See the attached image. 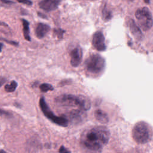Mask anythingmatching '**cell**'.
Here are the masks:
<instances>
[{
  "mask_svg": "<svg viewBox=\"0 0 153 153\" xmlns=\"http://www.w3.org/2000/svg\"><path fill=\"white\" fill-rule=\"evenodd\" d=\"M62 0H41L38 5L42 10L45 11H51L58 8Z\"/></svg>",
  "mask_w": 153,
  "mask_h": 153,
  "instance_id": "obj_8",
  "label": "cell"
},
{
  "mask_svg": "<svg viewBox=\"0 0 153 153\" xmlns=\"http://www.w3.org/2000/svg\"><path fill=\"white\" fill-rule=\"evenodd\" d=\"M145 2L147 3V4H149L150 3V0H144Z\"/></svg>",
  "mask_w": 153,
  "mask_h": 153,
  "instance_id": "obj_28",
  "label": "cell"
},
{
  "mask_svg": "<svg viewBox=\"0 0 153 153\" xmlns=\"http://www.w3.org/2000/svg\"><path fill=\"white\" fill-rule=\"evenodd\" d=\"M39 89H40L41 92L46 93L48 91L53 90L54 89V88H53V85L50 84L44 83V84H42L39 85Z\"/></svg>",
  "mask_w": 153,
  "mask_h": 153,
  "instance_id": "obj_17",
  "label": "cell"
},
{
  "mask_svg": "<svg viewBox=\"0 0 153 153\" xmlns=\"http://www.w3.org/2000/svg\"><path fill=\"white\" fill-rule=\"evenodd\" d=\"M0 115H5L7 117L11 115L10 113H9L8 111H6L3 110L2 109H0Z\"/></svg>",
  "mask_w": 153,
  "mask_h": 153,
  "instance_id": "obj_23",
  "label": "cell"
},
{
  "mask_svg": "<svg viewBox=\"0 0 153 153\" xmlns=\"http://www.w3.org/2000/svg\"><path fill=\"white\" fill-rule=\"evenodd\" d=\"M10 28L8 26L7 24H6L5 23L0 21V31H8V30H9Z\"/></svg>",
  "mask_w": 153,
  "mask_h": 153,
  "instance_id": "obj_18",
  "label": "cell"
},
{
  "mask_svg": "<svg viewBox=\"0 0 153 153\" xmlns=\"http://www.w3.org/2000/svg\"><path fill=\"white\" fill-rule=\"evenodd\" d=\"M84 68L90 75H100L105 70V60L99 54H92L85 60Z\"/></svg>",
  "mask_w": 153,
  "mask_h": 153,
  "instance_id": "obj_3",
  "label": "cell"
},
{
  "mask_svg": "<svg viewBox=\"0 0 153 153\" xmlns=\"http://www.w3.org/2000/svg\"><path fill=\"white\" fill-rule=\"evenodd\" d=\"M136 18L139 25L144 31L149 30L152 26V17L150 10L147 7H142L136 10Z\"/></svg>",
  "mask_w": 153,
  "mask_h": 153,
  "instance_id": "obj_6",
  "label": "cell"
},
{
  "mask_svg": "<svg viewBox=\"0 0 153 153\" xmlns=\"http://www.w3.org/2000/svg\"><path fill=\"white\" fill-rule=\"evenodd\" d=\"M59 151V152H62V153H63V152H70V151H68L66 148H65L63 146H62L60 148Z\"/></svg>",
  "mask_w": 153,
  "mask_h": 153,
  "instance_id": "obj_24",
  "label": "cell"
},
{
  "mask_svg": "<svg viewBox=\"0 0 153 153\" xmlns=\"http://www.w3.org/2000/svg\"><path fill=\"white\" fill-rule=\"evenodd\" d=\"M128 1H130V2H132V1H134V0H127Z\"/></svg>",
  "mask_w": 153,
  "mask_h": 153,
  "instance_id": "obj_29",
  "label": "cell"
},
{
  "mask_svg": "<svg viewBox=\"0 0 153 153\" xmlns=\"http://www.w3.org/2000/svg\"><path fill=\"white\" fill-rule=\"evenodd\" d=\"M0 2L3 4H7V5H11L15 3L14 1H10V0H0Z\"/></svg>",
  "mask_w": 153,
  "mask_h": 153,
  "instance_id": "obj_21",
  "label": "cell"
},
{
  "mask_svg": "<svg viewBox=\"0 0 153 153\" xmlns=\"http://www.w3.org/2000/svg\"><path fill=\"white\" fill-rule=\"evenodd\" d=\"M4 46V44L2 42H0V53L2 51V47Z\"/></svg>",
  "mask_w": 153,
  "mask_h": 153,
  "instance_id": "obj_26",
  "label": "cell"
},
{
  "mask_svg": "<svg viewBox=\"0 0 153 153\" xmlns=\"http://www.w3.org/2000/svg\"><path fill=\"white\" fill-rule=\"evenodd\" d=\"M17 1L20 3H22L27 5H32L33 4L32 2L30 0H17Z\"/></svg>",
  "mask_w": 153,
  "mask_h": 153,
  "instance_id": "obj_20",
  "label": "cell"
},
{
  "mask_svg": "<svg viewBox=\"0 0 153 153\" xmlns=\"http://www.w3.org/2000/svg\"><path fill=\"white\" fill-rule=\"evenodd\" d=\"M50 27L45 23H39L37 25L35 29V34L37 38L41 39L44 38L50 31Z\"/></svg>",
  "mask_w": 153,
  "mask_h": 153,
  "instance_id": "obj_12",
  "label": "cell"
},
{
  "mask_svg": "<svg viewBox=\"0 0 153 153\" xmlns=\"http://www.w3.org/2000/svg\"><path fill=\"white\" fill-rule=\"evenodd\" d=\"M38 15H39L41 17H43V18H45V16H44V15H42L41 13H38Z\"/></svg>",
  "mask_w": 153,
  "mask_h": 153,
  "instance_id": "obj_27",
  "label": "cell"
},
{
  "mask_svg": "<svg viewBox=\"0 0 153 153\" xmlns=\"http://www.w3.org/2000/svg\"><path fill=\"white\" fill-rule=\"evenodd\" d=\"M22 25H23V36L26 40L30 41V30H29V23L27 20L22 19Z\"/></svg>",
  "mask_w": 153,
  "mask_h": 153,
  "instance_id": "obj_14",
  "label": "cell"
},
{
  "mask_svg": "<svg viewBox=\"0 0 153 153\" xmlns=\"http://www.w3.org/2000/svg\"><path fill=\"white\" fill-rule=\"evenodd\" d=\"M55 102L62 106L76 107L82 111H88L91 107L89 99L82 95L62 94L55 99Z\"/></svg>",
  "mask_w": 153,
  "mask_h": 153,
  "instance_id": "obj_2",
  "label": "cell"
},
{
  "mask_svg": "<svg viewBox=\"0 0 153 153\" xmlns=\"http://www.w3.org/2000/svg\"><path fill=\"white\" fill-rule=\"evenodd\" d=\"M71 56V65L74 67H77L80 64L82 57V52L80 47L74 48L70 53Z\"/></svg>",
  "mask_w": 153,
  "mask_h": 153,
  "instance_id": "obj_9",
  "label": "cell"
},
{
  "mask_svg": "<svg viewBox=\"0 0 153 153\" xmlns=\"http://www.w3.org/2000/svg\"><path fill=\"white\" fill-rule=\"evenodd\" d=\"M84 111L78 109H74L73 111H71L67 114V116L69 118L68 121L69 120L73 121L74 123H78L82 119L85 114Z\"/></svg>",
  "mask_w": 153,
  "mask_h": 153,
  "instance_id": "obj_11",
  "label": "cell"
},
{
  "mask_svg": "<svg viewBox=\"0 0 153 153\" xmlns=\"http://www.w3.org/2000/svg\"><path fill=\"white\" fill-rule=\"evenodd\" d=\"M94 116L96 119L102 124H106L109 121L107 114L101 109H97L95 111Z\"/></svg>",
  "mask_w": 153,
  "mask_h": 153,
  "instance_id": "obj_13",
  "label": "cell"
},
{
  "mask_svg": "<svg viewBox=\"0 0 153 153\" xmlns=\"http://www.w3.org/2000/svg\"><path fill=\"white\" fill-rule=\"evenodd\" d=\"M92 44L94 48L98 51H103L106 50L105 37L101 31H97L94 33Z\"/></svg>",
  "mask_w": 153,
  "mask_h": 153,
  "instance_id": "obj_7",
  "label": "cell"
},
{
  "mask_svg": "<svg viewBox=\"0 0 153 153\" xmlns=\"http://www.w3.org/2000/svg\"><path fill=\"white\" fill-rule=\"evenodd\" d=\"M128 25L130 29V30L134 37L138 41H141L143 39V34L141 30L136 24L135 22L132 19H129L128 20Z\"/></svg>",
  "mask_w": 153,
  "mask_h": 153,
  "instance_id": "obj_10",
  "label": "cell"
},
{
  "mask_svg": "<svg viewBox=\"0 0 153 153\" xmlns=\"http://www.w3.org/2000/svg\"><path fill=\"white\" fill-rule=\"evenodd\" d=\"M5 82V78H1V79H0V87Z\"/></svg>",
  "mask_w": 153,
  "mask_h": 153,
  "instance_id": "obj_25",
  "label": "cell"
},
{
  "mask_svg": "<svg viewBox=\"0 0 153 153\" xmlns=\"http://www.w3.org/2000/svg\"><path fill=\"white\" fill-rule=\"evenodd\" d=\"M112 17V11L109 10L106 6V4H105L102 10V19L105 22H108L110 20Z\"/></svg>",
  "mask_w": 153,
  "mask_h": 153,
  "instance_id": "obj_15",
  "label": "cell"
},
{
  "mask_svg": "<svg viewBox=\"0 0 153 153\" xmlns=\"http://www.w3.org/2000/svg\"><path fill=\"white\" fill-rule=\"evenodd\" d=\"M132 136L137 143L145 144L151 140V127L145 121L137 122L133 128Z\"/></svg>",
  "mask_w": 153,
  "mask_h": 153,
  "instance_id": "obj_4",
  "label": "cell"
},
{
  "mask_svg": "<svg viewBox=\"0 0 153 153\" xmlns=\"http://www.w3.org/2000/svg\"><path fill=\"white\" fill-rule=\"evenodd\" d=\"M39 104L42 113L51 122L61 127H65L68 126V120H67V118L64 116H62V117L56 116L49 108L44 97H42L40 98Z\"/></svg>",
  "mask_w": 153,
  "mask_h": 153,
  "instance_id": "obj_5",
  "label": "cell"
},
{
  "mask_svg": "<svg viewBox=\"0 0 153 153\" xmlns=\"http://www.w3.org/2000/svg\"><path fill=\"white\" fill-rule=\"evenodd\" d=\"M110 132L105 126H95L85 130L82 134L80 143L91 151H99L108 143Z\"/></svg>",
  "mask_w": 153,
  "mask_h": 153,
  "instance_id": "obj_1",
  "label": "cell"
},
{
  "mask_svg": "<svg viewBox=\"0 0 153 153\" xmlns=\"http://www.w3.org/2000/svg\"><path fill=\"white\" fill-rule=\"evenodd\" d=\"M17 87V82L16 81H12L10 84H7L5 85L4 89L8 93L14 92Z\"/></svg>",
  "mask_w": 153,
  "mask_h": 153,
  "instance_id": "obj_16",
  "label": "cell"
},
{
  "mask_svg": "<svg viewBox=\"0 0 153 153\" xmlns=\"http://www.w3.org/2000/svg\"><path fill=\"white\" fill-rule=\"evenodd\" d=\"M56 32L57 33V35L58 36L62 38L63 36V32H65V30H63L62 29H59L56 30Z\"/></svg>",
  "mask_w": 153,
  "mask_h": 153,
  "instance_id": "obj_22",
  "label": "cell"
},
{
  "mask_svg": "<svg viewBox=\"0 0 153 153\" xmlns=\"http://www.w3.org/2000/svg\"><path fill=\"white\" fill-rule=\"evenodd\" d=\"M0 41H5L7 43L9 44H11V45H14V46H17L19 45V43L17 42H16L14 41H11V40H9V39H5L4 38H2V37H0Z\"/></svg>",
  "mask_w": 153,
  "mask_h": 153,
  "instance_id": "obj_19",
  "label": "cell"
}]
</instances>
